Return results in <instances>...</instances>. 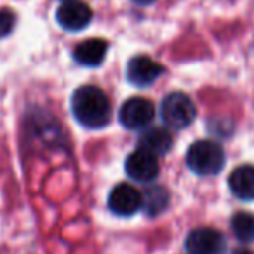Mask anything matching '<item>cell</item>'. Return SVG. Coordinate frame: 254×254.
<instances>
[{
  "label": "cell",
  "instance_id": "11",
  "mask_svg": "<svg viewBox=\"0 0 254 254\" xmlns=\"http://www.w3.org/2000/svg\"><path fill=\"white\" fill-rule=\"evenodd\" d=\"M230 190L237 198L242 200H254V167L240 166L230 174Z\"/></svg>",
  "mask_w": 254,
  "mask_h": 254
},
{
  "label": "cell",
  "instance_id": "9",
  "mask_svg": "<svg viewBox=\"0 0 254 254\" xmlns=\"http://www.w3.org/2000/svg\"><path fill=\"white\" fill-rule=\"evenodd\" d=\"M164 68L148 56H136L127 64V78L138 87H145L162 75Z\"/></svg>",
  "mask_w": 254,
  "mask_h": 254
},
{
  "label": "cell",
  "instance_id": "12",
  "mask_svg": "<svg viewBox=\"0 0 254 254\" xmlns=\"http://www.w3.org/2000/svg\"><path fill=\"white\" fill-rule=\"evenodd\" d=\"M139 143H141V148L148 150L153 155H166L173 146V138L162 127H152L143 132Z\"/></svg>",
  "mask_w": 254,
  "mask_h": 254
},
{
  "label": "cell",
  "instance_id": "17",
  "mask_svg": "<svg viewBox=\"0 0 254 254\" xmlns=\"http://www.w3.org/2000/svg\"><path fill=\"white\" fill-rule=\"evenodd\" d=\"M233 254H254L253 251H247V249H242V251H235Z\"/></svg>",
  "mask_w": 254,
  "mask_h": 254
},
{
  "label": "cell",
  "instance_id": "4",
  "mask_svg": "<svg viewBox=\"0 0 254 254\" xmlns=\"http://www.w3.org/2000/svg\"><path fill=\"white\" fill-rule=\"evenodd\" d=\"M155 117V106L150 99L131 98L122 105L119 119L127 129H143Z\"/></svg>",
  "mask_w": 254,
  "mask_h": 254
},
{
  "label": "cell",
  "instance_id": "3",
  "mask_svg": "<svg viewBox=\"0 0 254 254\" xmlns=\"http://www.w3.org/2000/svg\"><path fill=\"white\" fill-rule=\"evenodd\" d=\"M162 120L173 129H185L197 117L195 105L187 94L183 92H171L164 98L160 106Z\"/></svg>",
  "mask_w": 254,
  "mask_h": 254
},
{
  "label": "cell",
  "instance_id": "18",
  "mask_svg": "<svg viewBox=\"0 0 254 254\" xmlns=\"http://www.w3.org/2000/svg\"><path fill=\"white\" fill-rule=\"evenodd\" d=\"M63 2H70V0H63Z\"/></svg>",
  "mask_w": 254,
  "mask_h": 254
},
{
  "label": "cell",
  "instance_id": "14",
  "mask_svg": "<svg viewBox=\"0 0 254 254\" xmlns=\"http://www.w3.org/2000/svg\"><path fill=\"white\" fill-rule=\"evenodd\" d=\"M167 204V195L162 188H152L145 193V207L150 214L160 212Z\"/></svg>",
  "mask_w": 254,
  "mask_h": 254
},
{
  "label": "cell",
  "instance_id": "6",
  "mask_svg": "<svg viewBox=\"0 0 254 254\" xmlns=\"http://www.w3.org/2000/svg\"><path fill=\"white\" fill-rule=\"evenodd\" d=\"M126 173L129 178H132L136 181H141V183L155 180L157 174H159V160H157V155L150 153L145 148L136 150V152H132L131 155L127 157Z\"/></svg>",
  "mask_w": 254,
  "mask_h": 254
},
{
  "label": "cell",
  "instance_id": "16",
  "mask_svg": "<svg viewBox=\"0 0 254 254\" xmlns=\"http://www.w3.org/2000/svg\"><path fill=\"white\" fill-rule=\"evenodd\" d=\"M134 2L141 5H148V4H152V2H155V0H134Z\"/></svg>",
  "mask_w": 254,
  "mask_h": 254
},
{
  "label": "cell",
  "instance_id": "15",
  "mask_svg": "<svg viewBox=\"0 0 254 254\" xmlns=\"http://www.w3.org/2000/svg\"><path fill=\"white\" fill-rule=\"evenodd\" d=\"M16 25V16L11 9H0V39L12 32Z\"/></svg>",
  "mask_w": 254,
  "mask_h": 254
},
{
  "label": "cell",
  "instance_id": "7",
  "mask_svg": "<svg viewBox=\"0 0 254 254\" xmlns=\"http://www.w3.org/2000/svg\"><path fill=\"white\" fill-rule=\"evenodd\" d=\"M143 205V197L129 183H120L112 190L108 197V207L117 216H132Z\"/></svg>",
  "mask_w": 254,
  "mask_h": 254
},
{
  "label": "cell",
  "instance_id": "10",
  "mask_svg": "<svg viewBox=\"0 0 254 254\" xmlns=\"http://www.w3.org/2000/svg\"><path fill=\"white\" fill-rule=\"evenodd\" d=\"M108 51V44L101 39H89L78 44L73 51V56L77 63L84 64V66H99L103 63Z\"/></svg>",
  "mask_w": 254,
  "mask_h": 254
},
{
  "label": "cell",
  "instance_id": "1",
  "mask_svg": "<svg viewBox=\"0 0 254 254\" xmlns=\"http://www.w3.org/2000/svg\"><path fill=\"white\" fill-rule=\"evenodd\" d=\"M71 110L78 122L89 129L105 127L112 119V106L101 89L84 85L77 89L71 98Z\"/></svg>",
  "mask_w": 254,
  "mask_h": 254
},
{
  "label": "cell",
  "instance_id": "2",
  "mask_svg": "<svg viewBox=\"0 0 254 254\" xmlns=\"http://www.w3.org/2000/svg\"><path fill=\"white\" fill-rule=\"evenodd\" d=\"M187 166L202 176L218 174L225 166V153L214 141H197L187 152Z\"/></svg>",
  "mask_w": 254,
  "mask_h": 254
},
{
  "label": "cell",
  "instance_id": "8",
  "mask_svg": "<svg viewBox=\"0 0 254 254\" xmlns=\"http://www.w3.org/2000/svg\"><path fill=\"white\" fill-rule=\"evenodd\" d=\"M56 19L68 32H78L91 23L92 11L89 9V5H85L80 0H70V2H63L60 5L56 12Z\"/></svg>",
  "mask_w": 254,
  "mask_h": 254
},
{
  "label": "cell",
  "instance_id": "5",
  "mask_svg": "<svg viewBox=\"0 0 254 254\" xmlns=\"http://www.w3.org/2000/svg\"><path fill=\"white\" fill-rule=\"evenodd\" d=\"M187 251L190 254H225V237L214 228H197L187 237Z\"/></svg>",
  "mask_w": 254,
  "mask_h": 254
},
{
  "label": "cell",
  "instance_id": "13",
  "mask_svg": "<svg viewBox=\"0 0 254 254\" xmlns=\"http://www.w3.org/2000/svg\"><path fill=\"white\" fill-rule=\"evenodd\" d=\"M232 232L240 242H254V214L237 212L232 218Z\"/></svg>",
  "mask_w": 254,
  "mask_h": 254
}]
</instances>
